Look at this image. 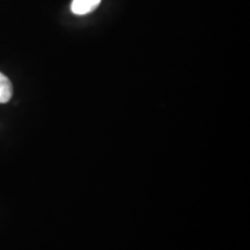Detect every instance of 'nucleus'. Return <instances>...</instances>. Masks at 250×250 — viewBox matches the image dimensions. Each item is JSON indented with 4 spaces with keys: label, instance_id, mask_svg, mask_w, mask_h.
I'll return each instance as SVG.
<instances>
[{
    "label": "nucleus",
    "instance_id": "obj_1",
    "mask_svg": "<svg viewBox=\"0 0 250 250\" xmlns=\"http://www.w3.org/2000/svg\"><path fill=\"white\" fill-rule=\"evenodd\" d=\"M100 4L101 0H73L71 4V11L73 14L85 15L92 13Z\"/></svg>",
    "mask_w": 250,
    "mask_h": 250
},
{
    "label": "nucleus",
    "instance_id": "obj_2",
    "mask_svg": "<svg viewBox=\"0 0 250 250\" xmlns=\"http://www.w3.org/2000/svg\"><path fill=\"white\" fill-rule=\"evenodd\" d=\"M13 95L12 83L5 74L0 72V103H7Z\"/></svg>",
    "mask_w": 250,
    "mask_h": 250
}]
</instances>
